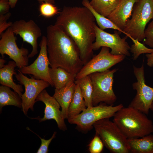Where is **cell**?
Returning a JSON list of instances; mask_svg holds the SVG:
<instances>
[{
  "instance_id": "5b68a950",
  "label": "cell",
  "mask_w": 153,
  "mask_h": 153,
  "mask_svg": "<svg viewBox=\"0 0 153 153\" xmlns=\"http://www.w3.org/2000/svg\"><path fill=\"white\" fill-rule=\"evenodd\" d=\"M93 127L96 134L102 140L104 146L112 153H130L128 138L119 127L109 118L100 120Z\"/></svg>"
},
{
  "instance_id": "d6a6232c",
  "label": "cell",
  "mask_w": 153,
  "mask_h": 153,
  "mask_svg": "<svg viewBox=\"0 0 153 153\" xmlns=\"http://www.w3.org/2000/svg\"><path fill=\"white\" fill-rule=\"evenodd\" d=\"M147 58V64L150 67L153 66V52L151 53H147L146 55Z\"/></svg>"
},
{
  "instance_id": "d590c367",
  "label": "cell",
  "mask_w": 153,
  "mask_h": 153,
  "mask_svg": "<svg viewBox=\"0 0 153 153\" xmlns=\"http://www.w3.org/2000/svg\"><path fill=\"white\" fill-rule=\"evenodd\" d=\"M6 62V61L3 58H0V69L3 67L5 65V63Z\"/></svg>"
},
{
  "instance_id": "277c9868",
  "label": "cell",
  "mask_w": 153,
  "mask_h": 153,
  "mask_svg": "<svg viewBox=\"0 0 153 153\" xmlns=\"http://www.w3.org/2000/svg\"><path fill=\"white\" fill-rule=\"evenodd\" d=\"M131 18L127 21L123 31L133 42L145 38L147 24L153 19V0H138L134 4Z\"/></svg>"
},
{
  "instance_id": "7c38bea8",
  "label": "cell",
  "mask_w": 153,
  "mask_h": 153,
  "mask_svg": "<svg viewBox=\"0 0 153 153\" xmlns=\"http://www.w3.org/2000/svg\"><path fill=\"white\" fill-rule=\"evenodd\" d=\"M0 35V53L2 57L3 58L4 54L8 55L10 59L15 62L19 69L28 65L29 50L23 47L18 48L16 43V38L11 27Z\"/></svg>"
},
{
  "instance_id": "7402d4cb",
  "label": "cell",
  "mask_w": 153,
  "mask_h": 153,
  "mask_svg": "<svg viewBox=\"0 0 153 153\" xmlns=\"http://www.w3.org/2000/svg\"><path fill=\"white\" fill-rule=\"evenodd\" d=\"M87 108L79 86L76 84L73 96L69 108L67 120L78 115Z\"/></svg>"
},
{
  "instance_id": "603a6c76",
  "label": "cell",
  "mask_w": 153,
  "mask_h": 153,
  "mask_svg": "<svg viewBox=\"0 0 153 153\" xmlns=\"http://www.w3.org/2000/svg\"><path fill=\"white\" fill-rule=\"evenodd\" d=\"M121 0H91L90 3L93 9L107 18L117 7Z\"/></svg>"
},
{
  "instance_id": "e0dca14e",
  "label": "cell",
  "mask_w": 153,
  "mask_h": 153,
  "mask_svg": "<svg viewBox=\"0 0 153 153\" xmlns=\"http://www.w3.org/2000/svg\"><path fill=\"white\" fill-rule=\"evenodd\" d=\"M76 84L71 81L65 86L60 89H55L53 96L56 99L60 107L63 118L67 119L69 107L72 99Z\"/></svg>"
},
{
  "instance_id": "ac0fdd59",
  "label": "cell",
  "mask_w": 153,
  "mask_h": 153,
  "mask_svg": "<svg viewBox=\"0 0 153 153\" xmlns=\"http://www.w3.org/2000/svg\"><path fill=\"white\" fill-rule=\"evenodd\" d=\"M16 67L14 61H9L7 64L0 69V83L12 88L21 97L24 91L22 85L16 83L13 78V75L16 73L15 71Z\"/></svg>"
},
{
  "instance_id": "f546056e",
  "label": "cell",
  "mask_w": 153,
  "mask_h": 153,
  "mask_svg": "<svg viewBox=\"0 0 153 153\" xmlns=\"http://www.w3.org/2000/svg\"><path fill=\"white\" fill-rule=\"evenodd\" d=\"M11 16V13L10 12H8L4 15H0V35L5 30L12 26V22H7V20Z\"/></svg>"
},
{
  "instance_id": "83f0119b",
  "label": "cell",
  "mask_w": 153,
  "mask_h": 153,
  "mask_svg": "<svg viewBox=\"0 0 153 153\" xmlns=\"http://www.w3.org/2000/svg\"><path fill=\"white\" fill-rule=\"evenodd\" d=\"M104 146L101 139L96 134L89 145V150L91 153H100L102 152Z\"/></svg>"
},
{
  "instance_id": "9c48e42d",
  "label": "cell",
  "mask_w": 153,
  "mask_h": 153,
  "mask_svg": "<svg viewBox=\"0 0 153 153\" xmlns=\"http://www.w3.org/2000/svg\"><path fill=\"white\" fill-rule=\"evenodd\" d=\"M110 49L108 47H102L98 54L93 57L83 66L76 75L75 80L94 73L109 69L125 59L126 56L124 55L112 54L110 51Z\"/></svg>"
},
{
  "instance_id": "8fae6325",
  "label": "cell",
  "mask_w": 153,
  "mask_h": 153,
  "mask_svg": "<svg viewBox=\"0 0 153 153\" xmlns=\"http://www.w3.org/2000/svg\"><path fill=\"white\" fill-rule=\"evenodd\" d=\"M15 76L20 83L24 86V93L22 95V110L26 115L30 109L33 110V106L36 102V99L40 93L45 88L49 86L50 84L47 82L35 79L33 76L29 78L18 71Z\"/></svg>"
},
{
  "instance_id": "2e32d148",
  "label": "cell",
  "mask_w": 153,
  "mask_h": 153,
  "mask_svg": "<svg viewBox=\"0 0 153 153\" xmlns=\"http://www.w3.org/2000/svg\"><path fill=\"white\" fill-rule=\"evenodd\" d=\"M137 0H121L107 18L123 31L127 21L131 16L134 5Z\"/></svg>"
},
{
  "instance_id": "cb8c5ba5",
  "label": "cell",
  "mask_w": 153,
  "mask_h": 153,
  "mask_svg": "<svg viewBox=\"0 0 153 153\" xmlns=\"http://www.w3.org/2000/svg\"><path fill=\"white\" fill-rule=\"evenodd\" d=\"M82 5L88 8L91 12L94 17L99 27L101 29H111L117 30L126 35L125 33L115 25L107 18L105 17L96 11L90 4L88 0H82Z\"/></svg>"
},
{
  "instance_id": "1f68e13d",
  "label": "cell",
  "mask_w": 153,
  "mask_h": 153,
  "mask_svg": "<svg viewBox=\"0 0 153 153\" xmlns=\"http://www.w3.org/2000/svg\"><path fill=\"white\" fill-rule=\"evenodd\" d=\"M10 8L9 0H0V15H4L9 12Z\"/></svg>"
},
{
  "instance_id": "ffe728a7",
  "label": "cell",
  "mask_w": 153,
  "mask_h": 153,
  "mask_svg": "<svg viewBox=\"0 0 153 153\" xmlns=\"http://www.w3.org/2000/svg\"><path fill=\"white\" fill-rule=\"evenodd\" d=\"M130 153H153V135L139 138H128Z\"/></svg>"
},
{
  "instance_id": "836d02e7",
  "label": "cell",
  "mask_w": 153,
  "mask_h": 153,
  "mask_svg": "<svg viewBox=\"0 0 153 153\" xmlns=\"http://www.w3.org/2000/svg\"><path fill=\"white\" fill-rule=\"evenodd\" d=\"M18 0H9L10 7L11 8L15 7L16 4Z\"/></svg>"
},
{
  "instance_id": "9a60e30c",
  "label": "cell",
  "mask_w": 153,
  "mask_h": 153,
  "mask_svg": "<svg viewBox=\"0 0 153 153\" xmlns=\"http://www.w3.org/2000/svg\"><path fill=\"white\" fill-rule=\"evenodd\" d=\"M41 101L45 105L44 117L39 116L31 119L38 120L39 122L50 119L55 120L58 127L62 131H65L67 128L63 118L61 111L60 110V106L54 97L51 96L44 89L37 97L36 101Z\"/></svg>"
},
{
  "instance_id": "30bf717a",
  "label": "cell",
  "mask_w": 153,
  "mask_h": 153,
  "mask_svg": "<svg viewBox=\"0 0 153 153\" xmlns=\"http://www.w3.org/2000/svg\"><path fill=\"white\" fill-rule=\"evenodd\" d=\"M94 28L95 39L93 44V50H98L101 47H106L111 49V54L114 55H124L129 56L130 46L126 41L127 36L122 38L116 30L110 34L101 29L96 24Z\"/></svg>"
},
{
  "instance_id": "5bb4252c",
  "label": "cell",
  "mask_w": 153,
  "mask_h": 153,
  "mask_svg": "<svg viewBox=\"0 0 153 153\" xmlns=\"http://www.w3.org/2000/svg\"><path fill=\"white\" fill-rule=\"evenodd\" d=\"M11 27L16 35H19L23 42L30 44L32 50L28 55L31 58L38 53L37 40L42 35L41 30L37 24L33 20L26 21L20 19L13 23Z\"/></svg>"
},
{
  "instance_id": "d4e9b609",
  "label": "cell",
  "mask_w": 153,
  "mask_h": 153,
  "mask_svg": "<svg viewBox=\"0 0 153 153\" xmlns=\"http://www.w3.org/2000/svg\"><path fill=\"white\" fill-rule=\"evenodd\" d=\"M80 87L87 107L93 106L92 103L93 86L89 75L75 81Z\"/></svg>"
},
{
  "instance_id": "d6986e66",
  "label": "cell",
  "mask_w": 153,
  "mask_h": 153,
  "mask_svg": "<svg viewBox=\"0 0 153 153\" xmlns=\"http://www.w3.org/2000/svg\"><path fill=\"white\" fill-rule=\"evenodd\" d=\"M49 73L55 89H60L66 86L70 81L75 80L76 75L60 67H49Z\"/></svg>"
},
{
  "instance_id": "52a82bcc",
  "label": "cell",
  "mask_w": 153,
  "mask_h": 153,
  "mask_svg": "<svg viewBox=\"0 0 153 153\" xmlns=\"http://www.w3.org/2000/svg\"><path fill=\"white\" fill-rule=\"evenodd\" d=\"M113 105L101 103L97 106L87 107L78 115L68 120V122L76 125L81 131H88L92 128L96 122L113 117L116 112L124 107L122 104L115 106Z\"/></svg>"
},
{
  "instance_id": "ba28073f",
  "label": "cell",
  "mask_w": 153,
  "mask_h": 153,
  "mask_svg": "<svg viewBox=\"0 0 153 153\" xmlns=\"http://www.w3.org/2000/svg\"><path fill=\"white\" fill-rule=\"evenodd\" d=\"M133 71L137 82L133 84L132 87L137 93L128 107L147 115L153 101V88L146 84L143 62L141 67L133 65Z\"/></svg>"
},
{
  "instance_id": "8992f818",
  "label": "cell",
  "mask_w": 153,
  "mask_h": 153,
  "mask_svg": "<svg viewBox=\"0 0 153 153\" xmlns=\"http://www.w3.org/2000/svg\"><path fill=\"white\" fill-rule=\"evenodd\" d=\"M118 69L115 68L94 73L89 76L93 86L92 103L96 106L103 103L113 105L117 100L112 88L114 74Z\"/></svg>"
},
{
  "instance_id": "8d00e7d4",
  "label": "cell",
  "mask_w": 153,
  "mask_h": 153,
  "mask_svg": "<svg viewBox=\"0 0 153 153\" xmlns=\"http://www.w3.org/2000/svg\"><path fill=\"white\" fill-rule=\"evenodd\" d=\"M150 110L153 111V101L152 103Z\"/></svg>"
},
{
  "instance_id": "7a4b0ae2",
  "label": "cell",
  "mask_w": 153,
  "mask_h": 153,
  "mask_svg": "<svg viewBox=\"0 0 153 153\" xmlns=\"http://www.w3.org/2000/svg\"><path fill=\"white\" fill-rule=\"evenodd\" d=\"M47 51L51 67H60L76 75L84 65L73 39L55 24L46 28Z\"/></svg>"
},
{
  "instance_id": "4316f807",
  "label": "cell",
  "mask_w": 153,
  "mask_h": 153,
  "mask_svg": "<svg viewBox=\"0 0 153 153\" xmlns=\"http://www.w3.org/2000/svg\"><path fill=\"white\" fill-rule=\"evenodd\" d=\"M130 47V51L132 54L133 59H137L141 54L144 53H151L153 52V48H149L137 40L135 41Z\"/></svg>"
},
{
  "instance_id": "6da1fadb",
  "label": "cell",
  "mask_w": 153,
  "mask_h": 153,
  "mask_svg": "<svg viewBox=\"0 0 153 153\" xmlns=\"http://www.w3.org/2000/svg\"><path fill=\"white\" fill-rule=\"evenodd\" d=\"M95 21L91 11L85 7L64 6L54 24L74 41L84 65L93 57Z\"/></svg>"
},
{
  "instance_id": "4dcf8cb0",
  "label": "cell",
  "mask_w": 153,
  "mask_h": 153,
  "mask_svg": "<svg viewBox=\"0 0 153 153\" xmlns=\"http://www.w3.org/2000/svg\"><path fill=\"white\" fill-rule=\"evenodd\" d=\"M56 134V132L55 131L51 137L48 140H45L44 138H42L37 135L41 140V144L37 153H47L49 151L48 148L49 145L52 139L55 137Z\"/></svg>"
},
{
  "instance_id": "4fadbf2b",
  "label": "cell",
  "mask_w": 153,
  "mask_h": 153,
  "mask_svg": "<svg viewBox=\"0 0 153 153\" xmlns=\"http://www.w3.org/2000/svg\"><path fill=\"white\" fill-rule=\"evenodd\" d=\"M40 50L39 54L31 65L18 70L24 74L31 75L35 79L48 82L52 86L54 85L49 75V60L47 51L46 37L43 36L39 44Z\"/></svg>"
},
{
  "instance_id": "e575fe53",
  "label": "cell",
  "mask_w": 153,
  "mask_h": 153,
  "mask_svg": "<svg viewBox=\"0 0 153 153\" xmlns=\"http://www.w3.org/2000/svg\"><path fill=\"white\" fill-rule=\"evenodd\" d=\"M40 4L43 2H48L54 4L55 3V0H36Z\"/></svg>"
},
{
  "instance_id": "484cf974",
  "label": "cell",
  "mask_w": 153,
  "mask_h": 153,
  "mask_svg": "<svg viewBox=\"0 0 153 153\" xmlns=\"http://www.w3.org/2000/svg\"><path fill=\"white\" fill-rule=\"evenodd\" d=\"M39 10L40 15L46 18L52 17L60 12L58 8L54 4L48 2L40 4Z\"/></svg>"
},
{
  "instance_id": "44dd1931",
  "label": "cell",
  "mask_w": 153,
  "mask_h": 153,
  "mask_svg": "<svg viewBox=\"0 0 153 153\" xmlns=\"http://www.w3.org/2000/svg\"><path fill=\"white\" fill-rule=\"evenodd\" d=\"M7 105H13L22 108L21 97L15 92L11 90L10 87L1 85L0 86V110Z\"/></svg>"
},
{
  "instance_id": "3957f363",
  "label": "cell",
  "mask_w": 153,
  "mask_h": 153,
  "mask_svg": "<svg viewBox=\"0 0 153 153\" xmlns=\"http://www.w3.org/2000/svg\"><path fill=\"white\" fill-rule=\"evenodd\" d=\"M147 115L133 108L123 107L113 116V121L128 138H139L153 133V123Z\"/></svg>"
},
{
  "instance_id": "f1b7e54d",
  "label": "cell",
  "mask_w": 153,
  "mask_h": 153,
  "mask_svg": "<svg viewBox=\"0 0 153 153\" xmlns=\"http://www.w3.org/2000/svg\"><path fill=\"white\" fill-rule=\"evenodd\" d=\"M144 35V43L153 48V19L145 29Z\"/></svg>"
}]
</instances>
